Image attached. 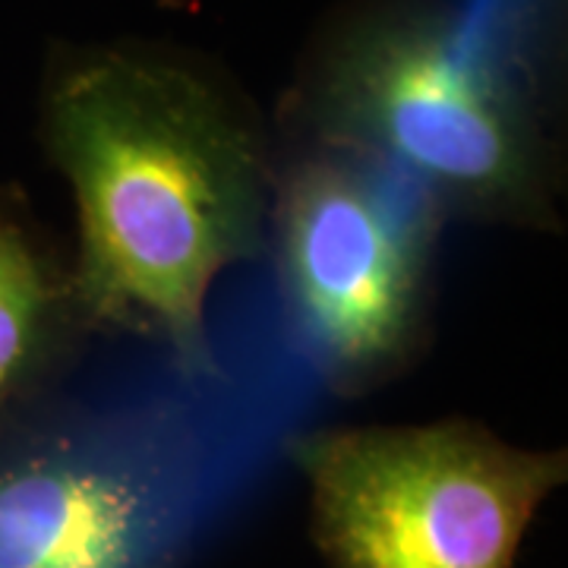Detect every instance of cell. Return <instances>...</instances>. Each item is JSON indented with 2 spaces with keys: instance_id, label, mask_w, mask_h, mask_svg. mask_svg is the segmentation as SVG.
<instances>
[{
  "instance_id": "cell-1",
  "label": "cell",
  "mask_w": 568,
  "mask_h": 568,
  "mask_svg": "<svg viewBox=\"0 0 568 568\" xmlns=\"http://www.w3.org/2000/svg\"><path fill=\"white\" fill-rule=\"evenodd\" d=\"M39 136L80 219L73 306L152 332L186 373H212L209 291L263 250L275 190L260 111L168 44H58L41 73Z\"/></svg>"
},
{
  "instance_id": "cell-2",
  "label": "cell",
  "mask_w": 568,
  "mask_h": 568,
  "mask_svg": "<svg viewBox=\"0 0 568 568\" xmlns=\"http://www.w3.org/2000/svg\"><path fill=\"white\" fill-rule=\"evenodd\" d=\"M291 114L424 193L446 219L537 224L549 149L528 92L439 0H357L306 51Z\"/></svg>"
},
{
  "instance_id": "cell-3",
  "label": "cell",
  "mask_w": 568,
  "mask_h": 568,
  "mask_svg": "<svg viewBox=\"0 0 568 568\" xmlns=\"http://www.w3.org/2000/svg\"><path fill=\"white\" fill-rule=\"evenodd\" d=\"M325 568H515L566 484V452L511 446L467 420L335 426L287 446Z\"/></svg>"
},
{
  "instance_id": "cell-4",
  "label": "cell",
  "mask_w": 568,
  "mask_h": 568,
  "mask_svg": "<svg viewBox=\"0 0 568 568\" xmlns=\"http://www.w3.org/2000/svg\"><path fill=\"white\" fill-rule=\"evenodd\" d=\"M268 209L287 310L332 386L379 383L410 354L446 215L379 164L313 145Z\"/></svg>"
},
{
  "instance_id": "cell-5",
  "label": "cell",
  "mask_w": 568,
  "mask_h": 568,
  "mask_svg": "<svg viewBox=\"0 0 568 568\" xmlns=\"http://www.w3.org/2000/svg\"><path fill=\"white\" fill-rule=\"evenodd\" d=\"M178 544L152 467L70 439L0 455V568H174Z\"/></svg>"
},
{
  "instance_id": "cell-6",
  "label": "cell",
  "mask_w": 568,
  "mask_h": 568,
  "mask_svg": "<svg viewBox=\"0 0 568 568\" xmlns=\"http://www.w3.org/2000/svg\"><path fill=\"white\" fill-rule=\"evenodd\" d=\"M70 306V284L20 224L0 215V410L48 364Z\"/></svg>"
}]
</instances>
